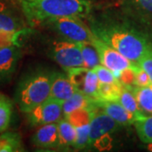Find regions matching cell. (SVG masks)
I'll list each match as a JSON object with an SVG mask.
<instances>
[{
    "mask_svg": "<svg viewBox=\"0 0 152 152\" xmlns=\"http://www.w3.org/2000/svg\"><path fill=\"white\" fill-rule=\"evenodd\" d=\"M91 118L90 125L89 147L92 146L93 143L99 138L110 134L119 127V124L115 120L98 107L91 109Z\"/></svg>",
    "mask_w": 152,
    "mask_h": 152,
    "instance_id": "obj_9",
    "label": "cell"
},
{
    "mask_svg": "<svg viewBox=\"0 0 152 152\" xmlns=\"http://www.w3.org/2000/svg\"><path fill=\"white\" fill-rule=\"evenodd\" d=\"M128 9L152 15V0H122Z\"/></svg>",
    "mask_w": 152,
    "mask_h": 152,
    "instance_id": "obj_25",
    "label": "cell"
},
{
    "mask_svg": "<svg viewBox=\"0 0 152 152\" xmlns=\"http://www.w3.org/2000/svg\"><path fill=\"white\" fill-rule=\"evenodd\" d=\"M54 73L34 72L20 82L15 92V102L20 111L27 113L50 97Z\"/></svg>",
    "mask_w": 152,
    "mask_h": 152,
    "instance_id": "obj_3",
    "label": "cell"
},
{
    "mask_svg": "<svg viewBox=\"0 0 152 152\" xmlns=\"http://www.w3.org/2000/svg\"><path fill=\"white\" fill-rule=\"evenodd\" d=\"M66 71L76 91L97 99L99 80L93 69L86 67H77Z\"/></svg>",
    "mask_w": 152,
    "mask_h": 152,
    "instance_id": "obj_7",
    "label": "cell"
},
{
    "mask_svg": "<svg viewBox=\"0 0 152 152\" xmlns=\"http://www.w3.org/2000/svg\"><path fill=\"white\" fill-rule=\"evenodd\" d=\"M134 124L140 140L145 144L152 143V114L136 118Z\"/></svg>",
    "mask_w": 152,
    "mask_h": 152,
    "instance_id": "obj_22",
    "label": "cell"
},
{
    "mask_svg": "<svg viewBox=\"0 0 152 152\" xmlns=\"http://www.w3.org/2000/svg\"><path fill=\"white\" fill-rule=\"evenodd\" d=\"M138 64L140 66V68H142L149 75L152 81V48L147 51L138 62Z\"/></svg>",
    "mask_w": 152,
    "mask_h": 152,
    "instance_id": "obj_30",
    "label": "cell"
},
{
    "mask_svg": "<svg viewBox=\"0 0 152 152\" xmlns=\"http://www.w3.org/2000/svg\"><path fill=\"white\" fill-rule=\"evenodd\" d=\"M147 149H148V151H152V143H150V144H148V145H147Z\"/></svg>",
    "mask_w": 152,
    "mask_h": 152,
    "instance_id": "obj_32",
    "label": "cell"
},
{
    "mask_svg": "<svg viewBox=\"0 0 152 152\" xmlns=\"http://www.w3.org/2000/svg\"><path fill=\"white\" fill-rule=\"evenodd\" d=\"M92 69L96 73L98 80H99V82H101V83H117V82H119L118 79L117 78V76L115 75L113 72L102 64H98Z\"/></svg>",
    "mask_w": 152,
    "mask_h": 152,
    "instance_id": "obj_26",
    "label": "cell"
},
{
    "mask_svg": "<svg viewBox=\"0 0 152 152\" xmlns=\"http://www.w3.org/2000/svg\"><path fill=\"white\" fill-rule=\"evenodd\" d=\"M91 42L97 50L101 64L111 69L116 76L121 71L124 70L128 68H134L138 64L137 63L131 62L130 60L121 54L116 49L112 48L108 44L97 37L95 34L91 40Z\"/></svg>",
    "mask_w": 152,
    "mask_h": 152,
    "instance_id": "obj_5",
    "label": "cell"
},
{
    "mask_svg": "<svg viewBox=\"0 0 152 152\" xmlns=\"http://www.w3.org/2000/svg\"><path fill=\"white\" fill-rule=\"evenodd\" d=\"M22 33H25V30L20 31H0V48L11 45H19V37Z\"/></svg>",
    "mask_w": 152,
    "mask_h": 152,
    "instance_id": "obj_28",
    "label": "cell"
},
{
    "mask_svg": "<svg viewBox=\"0 0 152 152\" xmlns=\"http://www.w3.org/2000/svg\"><path fill=\"white\" fill-rule=\"evenodd\" d=\"M21 136L17 132H5L0 135V152L23 151Z\"/></svg>",
    "mask_w": 152,
    "mask_h": 152,
    "instance_id": "obj_19",
    "label": "cell"
},
{
    "mask_svg": "<svg viewBox=\"0 0 152 152\" xmlns=\"http://www.w3.org/2000/svg\"><path fill=\"white\" fill-rule=\"evenodd\" d=\"M110 134L104 135L101 138H99L96 141L93 143L92 146L98 151H107L110 150L112 147V139L110 137Z\"/></svg>",
    "mask_w": 152,
    "mask_h": 152,
    "instance_id": "obj_31",
    "label": "cell"
},
{
    "mask_svg": "<svg viewBox=\"0 0 152 152\" xmlns=\"http://www.w3.org/2000/svg\"><path fill=\"white\" fill-rule=\"evenodd\" d=\"M26 114L29 123L33 126L58 123L64 117L62 103L52 98H48Z\"/></svg>",
    "mask_w": 152,
    "mask_h": 152,
    "instance_id": "obj_8",
    "label": "cell"
},
{
    "mask_svg": "<svg viewBox=\"0 0 152 152\" xmlns=\"http://www.w3.org/2000/svg\"><path fill=\"white\" fill-rule=\"evenodd\" d=\"M57 124L59 136L58 148L68 149L69 147H75L77 138L75 128L64 117H63Z\"/></svg>",
    "mask_w": 152,
    "mask_h": 152,
    "instance_id": "obj_17",
    "label": "cell"
},
{
    "mask_svg": "<svg viewBox=\"0 0 152 152\" xmlns=\"http://www.w3.org/2000/svg\"><path fill=\"white\" fill-rule=\"evenodd\" d=\"M33 145L38 148H57L59 146V136L57 123L42 125L32 137Z\"/></svg>",
    "mask_w": 152,
    "mask_h": 152,
    "instance_id": "obj_13",
    "label": "cell"
},
{
    "mask_svg": "<svg viewBox=\"0 0 152 152\" xmlns=\"http://www.w3.org/2000/svg\"><path fill=\"white\" fill-rule=\"evenodd\" d=\"M12 111V102L0 93V133L4 132L10 124Z\"/></svg>",
    "mask_w": 152,
    "mask_h": 152,
    "instance_id": "obj_24",
    "label": "cell"
},
{
    "mask_svg": "<svg viewBox=\"0 0 152 152\" xmlns=\"http://www.w3.org/2000/svg\"><path fill=\"white\" fill-rule=\"evenodd\" d=\"M135 70V86H146L151 85L152 81L151 77L139 65L134 69Z\"/></svg>",
    "mask_w": 152,
    "mask_h": 152,
    "instance_id": "obj_29",
    "label": "cell"
},
{
    "mask_svg": "<svg viewBox=\"0 0 152 152\" xmlns=\"http://www.w3.org/2000/svg\"><path fill=\"white\" fill-rule=\"evenodd\" d=\"M20 55V45H11L0 48V84L7 83L12 79Z\"/></svg>",
    "mask_w": 152,
    "mask_h": 152,
    "instance_id": "obj_11",
    "label": "cell"
},
{
    "mask_svg": "<svg viewBox=\"0 0 152 152\" xmlns=\"http://www.w3.org/2000/svg\"><path fill=\"white\" fill-rule=\"evenodd\" d=\"M132 91L142 112L145 115L152 114V84L146 86H134Z\"/></svg>",
    "mask_w": 152,
    "mask_h": 152,
    "instance_id": "obj_20",
    "label": "cell"
},
{
    "mask_svg": "<svg viewBox=\"0 0 152 152\" xmlns=\"http://www.w3.org/2000/svg\"><path fill=\"white\" fill-rule=\"evenodd\" d=\"M94 104L95 107L102 110L105 113L107 114L119 125L133 124L137 118L134 115L126 110L118 101L95 99Z\"/></svg>",
    "mask_w": 152,
    "mask_h": 152,
    "instance_id": "obj_12",
    "label": "cell"
},
{
    "mask_svg": "<svg viewBox=\"0 0 152 152\" xmlns=\"http://www.w3.org/2000/svg\"><path fill=\"white\" fill-rule=\"evenodd\" d=\"M118 102H119L121 105L126 110H128L130 113L134 115L137 118L143 115H145L140 107L135 95L132 91V89L127 88L123 86Z\"/></svg>",
    "mask_w": 152,
    "mask_h": 152,
    "instance_id": "obj_18",
    "label": "cell"
},
{
    "mask_svg": "<svg viewBox=\"0 0 152 152\" xmlns=\"http://www.w3.org/2000/svg\"><path fill=\"white\" fill-rule=\"evenodd\" d=\"M95 99L90 97L83 93L75 91L73 96L62 103L64 117H67L71 113L79 109L91 110L95 107Z\"/></svg>",
    "mask_w": 152,
    "mask_h": 152,
    "instance_id": "obj_15",
    "label": "cell"
},
{
    "mask_svg": "<svg viewBox=\"0 0 152 152\" xmlns=\"http://www.w3.org/2000/svg\"><path fill=\"white\" fill-rule=\"evenodd\" d=\"M138 64L134 68H128L124 70L121 71L117 75L119 82L124 86L132 89L135 86V69Z\"/></svg>",
    "mask_w": 152,
    "mask_h": 152,
    "instance_id": "obj_27",
    "label": "cell"
},
{
    "mask_svg": "<svg viewBox=\"0 0 152 152\" xmlns=\"http://www.w3.org/2000/svg\"><path fill=\"white\" fill-rule=\"evenodd\" d=\"M123 85L117 83H101L98 86L97 99L107 101H118Z\"/></svg>",
    "mask_w": 152,
    "mask_h": 152,
    "instance_id": "obj_23",
    "label": "cell"
},
{
    "mask_svg": "<svg viewBox=\"0 0 152 152\" xmlns=\"http://www.w3.org/2000/svg\"><path fill=\"white\" fill-rule=\"evenodd\" d=\"M64 118L69 120L75 128L77 138L74 148L81 150L86 147H89L90 125L91 118V110L79 109Z\"/></svg>",
    "mask_w": 152,
    "mask_h": 152,
    "instance_id": "obj_10",
    "label": "cell"
},
{
    "mask_svg": "<svg viewBox=\"0 0 152 152\" xmlns=\"http://www.w3.org/2000/svg\"><path fill=\"white\" fill-rule=\"evenodd\" d=\"M31 26L45 25L64 16L86 17L91 10L90 0H16Z\"/></svg>",
    "mask_w": 152,
    "mask_h": 152,
    "instance_id": "obj_1",
    "label": "cell"
},
{
    "mask_svg": "<svg viewBox=\"0 0 152 152\" xmlns=\"http://www.w3.org/2000/svg\"><path fill=\"white\" fill-rule=\"evenodd\" d=\"M52 54L55 62L65 70L84 67L81 52L77 42L66 39L55 41L53 42Z\"/></svg>",
    "mask_w": 152,
    "mask_h": 152,
    "instance_id": "obj_6",
    "label": "cell"
},
{
    "mask_svg": "<svg viewBox=\"0 0 152 152\" xmlns=\"http://www.w3.org/2000/svg\"><path fill=\"white\" fill-rule=\"evenodd\" d=\"M92 32L133 63H137L151 45L141 35L115 26L99 27Z\"/></svg>",
    "mask_w": 152,
    "mask_h": 152,
    "instance_id": "obj_2",
    "label": "cell"
},
{
    "mask_svg": "<svg viewBox=\"0 0 152 152\" xmlns=\"http://www.w3.org/2000/svg\"><path fill=\"white\" fill-rule=\"evenodd\" d=\"M0 31H23V23L10 8L0 1Z\"/></svg>",
    "mask_w": 152,
    "mask_h": 152,
    "instance_id": "obj_16",
    "label": "cell"
},
{
    "mask_svg": "<svg viewBox=\"0 0 152 152\" xmlns=\"http://www.w3.org/2000/svg\"><path fill=\"white\" fill-rule=\"evenodd\" d=\"M81 18L64 16L53 19L45 26L53 27L66 40L74 42H91L94 33L80 20Z\"/></svg>",
    "mask_w": 152,
    "mask_h": 152,
    "instance_id": "obj_4",
    "label": "cell"
},
{
    "mask_svg": "<svg viewBox=\"0 0 152 152\" xmlns=\"http://www.w3.org/2000/svg\"><path fill=\"white\" fill-rule=\"evenodd\" d=\"M75 89L72 85L69 78L67 75L63 74H54L52 86L50 97L63 103L73 96L75 92Z\"/></svg>",
    "mask_w": 152,
    "mask_h": 152,
    "instance_id": "obj_14",
    "label": "cell"
},
{
    "mask_svg": "<svg viewBox=\"0 0 152 152\" xmlns=\"http://www.w3.org/2000/svg\"><path fill=\"white\" fill-rule=\"evenodd\" d=\"M77 44L81 52L84 67L92 69L98 64H101L97 50L91 42H81Z\"/></svg>",
    "mask_w": 152,
    "mask_h": 152,
    "instance_id": "obj_21",
    "label": "cell"
}]
</instances>
